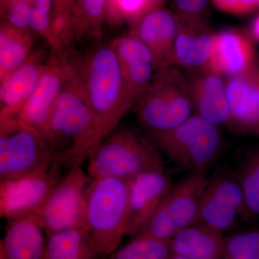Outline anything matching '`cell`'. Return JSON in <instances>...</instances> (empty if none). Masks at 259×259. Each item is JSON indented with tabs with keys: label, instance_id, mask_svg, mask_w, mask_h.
<instances>
[{
	"label": "cell",
	"instance_id": "obj_1",
	"mask_svg": "<svg viewBox=\"0 0 259 259\" xmlns=\"http://www.w3.org/2000/svg\"><path fill=\"white\" fill-rule=\"evenodd\" d=\"M69 61V76L51 111L47 141L55 150L58 161L70 170L89 159L105 138Z\"/></svg>",
	"mask_w": 259,
	"mask_h": 259
},
{
	"label": "cell",
	"instance_id": "obj_2",
	"mask_svg": "<svg viewBox=\"0 0 259 259\" xmlns=\"http://www.w3.org/2000/svg\"><path fill=\"white\" fill-rule=\"evenodd\" d=\"M71 61L104 138L134 106L120 59L111 44L99 46Z\"/></svg>",
	"mask_w": 259,
	"mask_h": 259
},
{
	"label": "cell",
	"instance_id": "obj_3",
	"mask_svg": "<svg viewBox=\"0 0 259 259\" xmlns=\"http://www.w3.org/2000/svg\"><path fill=\"white\" fill-rule=\"evenodd\" d=\"M86 231L98 256L108 258L127 235L130 180L91 179L86 192Z\"/></svg>",
	"mask_w": 259,
	"mask_h": 259
},
{
	"label": "cell",
	"instance_id": "obj_4",
	"mask_svg": "<svg viewBox=\"0 0 259 259\" xmlns=\"http://www.w3.org/2000/svg\"><path fill=\"white\" fill-rule=\"evenodd\" d=\"M135 106L140 125L148 136L183 123L194 110L187 75L177 66L159 70Z\"/></svg>",
	"mask_w": 259,
	"mask_h": 259
},
{
	"label": "cell",
	"instance_id": "obj_5",
	"mask_svg": "<svg viewBox=\"0 0 259 259\" xmlns=\"http://www.w3.org/2000/svg\"><path fill=\"white\" fill-rule=\"evenodd\" d=\"M89 161L90 179L131 180L146 172L164 170L152 145L131 129H120L108 135Z\"/></svg>",
	"mask_w": 259,
	"mask_h": 259
},
{
	"label": "cell",
	"instance_id": "obj_6",
	"mask_svg": "<svg viewBox=\"0 0 259 259\" xmlns=\"http://www.w3.org/2000/svg\"><path fill=\"white\" fill-rule=\"evenodd\" d=\"M0 122V182L46 171L55 163V150L40 134L17 119Z\"/></svg>",
	"mask_w": 259,
	"mask_h": 259
},
{
	"label": "cell",
	"instance_id": "obj_7",
	"mask_svg": "<svg viewBox=\"0 0 259 259\" xmlns=\"http://www.w3.org/2000/svg\"><path fill=\"white\" fill-rule=\"evenodd\" d=\"M149 137L168 157L191 171L205 172L221 148L218 126L197 114L175 128Z\"/></svg>",
	"mask_w": 259,
	"mask_h": 259
},
{
	"label": "cell",
	"instance_id": "obj_8",
	"mask_svg": "<svg viewBox=\"0 0 259 259\" xmlns=\"http://www.w3.org/2000/svg\"><path fill=\"white\" fill-rule=\"evenodd\" d=\"M207 181L205 172L191 171L188 176L173 186L152 217L136 236L169 241L179 232L197 223Z\"/></svg>",
	"mask_w": 259,
	"mask_h": 259
},
{
	"label": "cell",
	"instance_id": "obj_9",
	"mask_svg": "<svg viewBox=\"0 0 259 259\" xmlns=\"http://www.w3.org/2000/svg\"><path fill=\"white\" fill-rule=\"evenodd\" d=\"M90 180L80 166L63 177L35 214L47 234L69 228L86 230V192Z\"/></svg>",
	"mask_w": 259,
	"mask_h": 259
},
{
	"label": "cell",
	"instance_id": "obj_10",
	"mask_svg": "<svg viewBox=\"0 0 259 259\" xmlns=\"http://www.w3.org/2000/svg\"><path fill=\"white\" fill-rule=\"evenodd\" d=\"M56 160L49 169L18 180L0 182V213L8 221L37 212L63 177Z\"/></svg>",
	"mask_w": 259,
	"mask_h": 259
},
{
	"label": "cell",
	"instance_id": "obj_11",
	"mask_svg": "<svg viewBox=\"0 0 259 259\" xmlns=\"http://www.w3.org/2000/svg\"><path fill=\"white\" fill-rule=\"evenodd\" d=\"M70 70L64 54L51 57L36 88L17 117L21 125L33 130L46 140L51 111L69 78Z\"/></svg>",
	"mask_w": 259,
	"mask_h": 259
},
{
	"label": "cell",
	"instance_id": "obj_12",
	"mask_svg": "<svg viewBox=\"0 0 259 259\" xmlns=\"http://www.w3.org/2000/svg\"><path fill=\"white\" fill-rule=\"evenodd\" d=\"M245 217L244 199L238 179L224 174L207 181L201 199L197 222L221 233Z\"/></svg>",
	"mask_w": 259,
	"mask_h": 259
},
{
	"label": "cell",
	"instance_id": "obj_13",
	"mask_svg": "<svg viewBox=\"0 0 259 259\" xmlns=\"http://www.w3.org/2000/svg\"><path fill=\"white\" fill-rule=\"evenodd\" d=\"M231 110L229 126L239 133H253L259 127V59L241 74L226 77Z\"/></svg>",
	"mask_w": 259,
	"mask_h": 259
},
{
	"label": "cell",
	"instance_id": "obj_14",
	"mask_svg": "<svg viewBox=\"0 0 259 259\" xmlns=\"http://www.w3.org/2000/svg\"><path fill=\"white\" fill-rule=\"evenodd\" d=\"M178 24L175 13L158 8L131 24L129 34L153 53L159 70L175 66V42Z\"/></svg>",
	"mask_w": 259,
	"mask_h": 259
},
{
	"label": "cell",
	"instance_id": "obj_15",
	"mask_svg": "<svg viewBox=\"0 0 259 259\" xmlns=\"http://www.w3.org/2000/svg\"><path fill=\"white\" fill-rule=\"evenodd\" d=\"M130 180L127 235L137 236L173 187L163 171L146 172Z\"/></svg>",
	"mask_w": 259,
	"mask_h": 259
},
{
	"label": "cell",
	"instance_id": "obj_16",
	"mask_svg": "<svg viewBox=\"0 0 259 259\" xmlns=\"http://www.w3.org/2000/svg\"><path fill=\"white\" fill-rule=\"evenodd\" d=\"M110 44L120 59L135 106L159 71L157 63L147 46L130 34L117 37Z\"/></svg>",
	"mask_w": 259,
	"mask_h": 259
},
{
	"label": "cell",
	"instance_id": "obj_17",
	"mask_svg": "<svg viewBox=\"0 0 259 259\" xmlns=\"http://www.w3.org/2000/svg\"><path fill=\"white\" fill-rule=\"evenodd\" d=\"M189 71L187 77L197 115L218 127L229 125L231 110L222 75L210 69Z\"/></svg>",
	"mask_w": 259,
	"mask_h": 259
},
{
	"label": "cell",
	"instance_id": "obj_18",
	"mask_svg": "<svg viewBox=\"0 0 259 259\" xmlns=\"http://www.w3.org/2000/svg\"><path fill=\"white\" fill-rule=\"evenodd\" d=\"M175 42V66L188 71L209 69L214 35L204 18H178Z\"/></svg>",
	"mask_w": 259,
	"mask_h": 259
},
{
	"label": "cell",
	"instance_id": "obj_19",
	"mask_svg": "<svg viewBox=\"0 0 259 259\" xmlns=\"http://www.w3.org/2000/svg\"><path fill=\"white\" fill-rule=\"evenodd\" d=\"M51 58L44 52H33L0 87V120L17 119L25 102L36 88Z\"/></svg>",
	"mask_w": 259,
	"mask_h": 259
},
{
	"label": "cell",
	"instance_id": "obj_20",
	"mask_svg": "<svg viewBox=\"0 0 259 259\" xmlns=\"http://www.w3.org/2000/svg\"><path fill=\"white\" fill-rule=\"evenodd\" d=\"M258 60L253 42L236 30L215 33L209 69L227 76L241 74Z\"/></svg>",
	"mask_w": 259,
	"mask_h": 259
},
{
	"label": "cell",
	"instance_id": "obj_21",
	"mask_svg": "<svg viewBox=\"0 0 259 259\" xmlns=\"http://www.w3.org/2000/svg\"><path fill=\"white\" fill-rule=\"evenodd\" d=\"M34 214L9 221L1 242V259H44L47 238Z\"/></svg>",
	"mask_w": 259,
	"mask_h": 259
},
{
	"label": "cell",
	"instance_id": "obj_22",
	"mask_svg": "<svg viewBox=\"0 0 259 259\" xmlns=\"http://www.w3.org/2000/svg\"><path fill=\"white\" fill-rule=\"evenodd\" d=\"M223 233L196 223L182 230L169 241L172 255L186 259H220L224 256Z\"/></svg>",
	"mask_w": 259,
	"mask_h": 259
},
{
	"label": "cell",
	"instance_id": "obj_23",
	"mask_svg": "<svg viewBox=\"0 0 259 259\" xmlns=\"http://www.w3.org/2000/svg\"><path fill=\"white\" fill-rule=\"evenodd\" d=\"M30 30H20L2 23L0 28V82L20 68L32 54Z\"/></svg>",
	"mask_w": 259,
	"mask_h": 259
},
{
	"label": "cell",
	"instance_id": "obj_24",
	"mask_svg": "<svg viewBox=\"0 0 259 259\" xmlns=\"http://www.w3.org/2000/svg\"><path fill=\"white\" fill-rule=\"evenodd\" d=\"M44 259H96L86 230L69 228L47 234Z\"/></svg>",
	"mask_w": 259,
	"mask_h": 259
},
{
	"label": "cell",
	"instance_id": "obj_25",
	"mask_svg": "<svg viewBox=\"0 0 259 259\" xmlns=\"http://www.w3.org/2000/svg\"><path fill=\"white\" fill-rule=\"evenodd\" d=\"M107 0H76L72 10L74 40L83 37L100 39L106 20Z\"/></svg>",
	"mask_w": 259,
	"mask_h": 259
},
{
	"label": "cell",
	"instance_id": "obj_26",
	"mask_svg": "<svg viewBox=\"0 0 259 259\" xmlns=\"http://www.w3.org/2000/svg\"><path fill=\"white\" fill-rule=\"evenodd\" d=\"M169 241L146 236H136L117 249L108 259H171Z\"/></svg>",
	"mask_w": 259,
	"mask_h": 259
},
{
	"label": "cell",
	"instance_id": "obj_27",
	"mask_svg": "<svg viewBox=\"0 0 259 259\" xmlns=\"http://www.w3.org/2000/svg\"><path fill=\"white\" fill-rule=\"evenodd\" d=\"M244 199L245 220H259V155L245 163L239 178Z\"/></svg>",
	"mask_w": 259,
	"mask_h": 259
},
{
	"label": "cell",
	"instance_id": "obj_28",
	"mask_svg": "<svg viewBox=\"0 0 259 259\" xmlns=\"http://www.w3.org/2000/svg\"><path fill=\"white\" fill-rule=\"evenodd\" d=\"M224 256L226 259H259V226L226 238Z\"/></svg>",
	"mask_w": 259,
	"mask_h": 259
},
{
	"label": "cell",
	"instance_id": "obj_29",
	"mask_svg": "<svg viewBox=\"0 0 259 259\" xmlns=\"http://www.w3.org/2000/svg\"><path fill=\"white\" fill-rule=\"evenodd\" d=\"M32 5L25 2H18L1 9L3 23L20 30H30V20Z\"/></svg>",
	"mask_w": 259,
	"mask_h": 259
},
{
	"label": "cell",
	"instance_id": "obj_30",
	"mask_svg": "<svg viewBox=\"0 0 259 259\" xmlns=\"http://www.w3.org/2000/svg\"><path fill=\"white\" fill-rule=\"evenodd\" d=\"M152 10L151 0H120L117 8V25L134 23Z\"/></svg>",
	"mask_w": 259,
	"mask_h": 259
},
{
	"label": "cell",
	"instance_id": "obj_31",
	"mask_svg": "<svg viewBox=\"0 0 259 259\" xmlns=\"http://www.w3.org/2000/svg\"><path fill=\"white\" fill-rule=\"evenodd\" d=\"M212 0H174L175 16L178 18H204Z\"/></svg>",
	"mask_w": 259,
	"mask_h": 259
},
{
	"label": "cell",
	"instance_id": "obj_32",
	"mask_svg": "<svg viewBox=\"0 0 259 259\" xmlns=\"http://www.w3.org/2000/svg\"><path fill=\"white\" fill-rule=\"evenodd\" d=\"M218 10L232 15H245L259 7V0H212Z\"/></svg>",
	"mask_w": 259,
	"mask_h": 259
},
{
	"label": "cell",
	"instance_id": "obj_33",
	"mask_svg": "<svg viewBox=\"0 0 259 259\" xmlns=\"http://www.w3.org/2000/svg\"><path fill=\"white\" fill-rule=\"evenodd\" d=\"M30 29L44 37L52 47L53 39L51 33V13H45L32 7L30 20Z\"/></svg>",
	"mask_w": 259,
	"mask_h": 259
},
{
	"label": "cell",
	"instance_id": "obj_34",
	"mask_svg": "<svg viewBox=\"0 0 259 259\" xmlns=\"http://www.w3.org/2000/svg\"><path fill=\"white\" fill-rule=\"evenodd\" d=\"M76 0H52L54 13L71 15V10Z\"/></svg>",
	"mask_w": 259,
	"mask_h": 259
},
{
	"label": "cell",
	"instance_id": "obj_35",
	"mask_svg": "<svg viewBox=\"0 0 259 259\" xmlns=\"http://www.w3.org/2000/svg\"><path fill=\"white\" fill-rule=\"evenodd\" d=\"M120 0H107L106 20L110 25H117V8Z\"/></svg>",
	"mask_w": 259,
	"mask_h": 259
},
{
	"label": "cell",
	"instance_id": "obj_36",
	"mask_svg": "<svg viewBox=\"0 0 259 259\" xmlns=\"http://www.w3.org/2000/svg\"><path fill=\"white\" fill-rule=\"evenodd\" d=\"M32 7L40 11L51 13L53 10V2L52 0H37Z\"/></svg>",
	"mask_w": 259,
	"mask_h": 259
},
{
	"label": "cell",
	"instance_id": "obj_37",
	"mask_svg": "<svg viewBox=\"0 0 259 259\" xmlns=\"http://www.w3.org/2000/svg\"><path fill=\"white\" fill-rule=\"evenodd\" d=\"M251 35L255 40L259 41V15L252 24Z\"/></svg>",
	"mask_w": 259,
	"mask_h": 259
},
{
	"label": "cell",
	"instance_id": "obj_38",
	"mask_svg": "<svg viewBox=\"0 0 259 259\" xmlns=\"http://www.w3.org/2000/svg\"><path fill=\"white\" fill-rule=\"evenodd\" d=\"M1 1V9L6 8L8 5L13 4V3H18V2H25V3H30L32 5L34 4L37 0H0Z\"/></svg>",
	"mask_w": 259,
	"mask_h": 259
},
{
	"label": "cell",
	"instance_id": "obj_39",
	"mask_svg": "<svg viewBox=\"0 0 259 259\" xmlns=\"http://www.w3.org/2000/svg\"><path fill=\"white\" fill-rule=\"evenodd\" d=\"M165 2H166V0H151L152 10L163 8V5L164 4Z\"/></svg>",
	"mask_w": 259,
	"mask_h": 259
},
{
	"label": "cell",
	"instance_id": "obj_40",
	"mask_svg": "<svg viewBox=\"0 0 259 259\" xmlns=\"http://www.w3.org/2000/svg\"><path fill=\"white\" fill-rule=\"evenodd\" d=\"M171 259H186L183 257L178 256V255H172Z\"/></svg>",
	"mask_w": 259,
	"mask_h": 259
},
{
	"label": "cell",
	"instance_id": "obj_41",
	"mask_svg": "<svg viewBox=\"0 0 259 259\" xmlns=\"http://www.w3.org/2000/svg\"><path fill=\"white\" fill-rule=\"evenodd\" d=\"M253 134L257 135V136H259V127H258V128H257L256 130H255L254 132H253Z\"/></svg>",
	"mask_w": 259,
	"mask_h": 259
},
{
	"label": "cell",
	"instance_id": "obj_42",
	"mask_svg": "<svg viewBox=\"0 0 259 259\" xmlns=\"http://www.w3.org/2000/svg\"><path fill=\"white\" fill-rule=\"evenodd\" d=\"M258 153V155H259V152Z\"/></svg>",
	"mask_w": 259,
	"mask_h": 259
}]
</instances>
